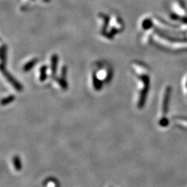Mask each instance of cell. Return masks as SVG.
Instances as JSON below:
<instances>
[{
    "mask_svg": "<svg viewBox=\"0 0 187 187\" xmlns=\"http://www.w3.org/2000/svg\"><path fill=\"white\" fill-rule=\"evenodd\" d=\"M2 72H3V73H4V74L5 75V76L7 77V78L8 80V81L10 82L11 83H12L13 85L15 87L16 89H22L21 85H20L18 83H17V82L15 80H14V78H13L12 76H11V75L8 74V73H7V72H4V71H2Z\"/></svg>",
    "mask_w": 187,
    "mask_h": 187,
    "instance_id": "6da1fadb",
    "label": "cell"
},
{
    "mask_svg": "<svg viewBox=\"0 0 187 187\" xmlns=\"http://www.w3.org/2000/svg\"><path fill=\"white\" fill-rule=\"evenodd\" d=\"M35 64H36V61H35L34 60H33L32 61H31V62H29L27 65H25L24 67V69L25 70H29L31 69V67L32 66H33Z\"/></svg>",
    "mask_w": 187,
    "mask_h": 187,
    "instance_id": "7a4b0ae2",
    "label": "cell"
},
{
    "mask_svg": "<svg viewBox=\"0 0 187 187\" xmlns=\"http://www.w3.org/2000/svg\"><path fill=\"white\" fill-rule=\"evenodd\" d=\"M12 100H13V97H12V96H11V97H10L9 98H5V99H4V100L2 101V105L7 104V103H9V102H11V101H12Z\"/></svg>",
    "mask_w": 187,
    "mask_h": 187,
    "instance_id": "3957f363",
    "label": "cell"
}]
</instances>
